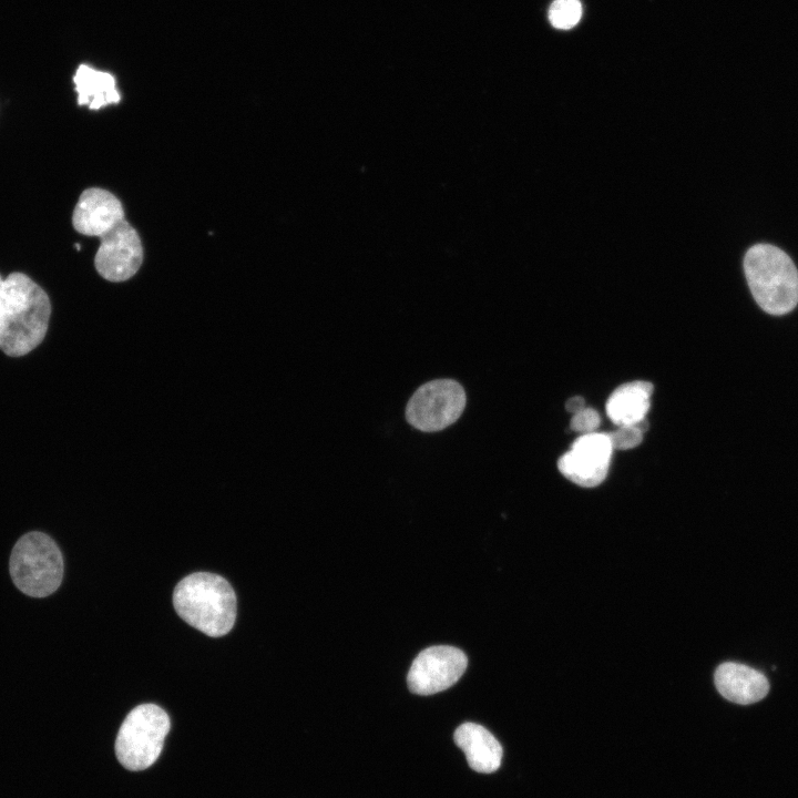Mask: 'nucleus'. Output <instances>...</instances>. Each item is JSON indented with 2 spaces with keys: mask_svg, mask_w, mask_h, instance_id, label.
<instances>
[{
  "mask_svg": "<svg viewBox=\"0 0 798 798\" xmlns=\"http://www.w3.org/2000/svg\"><path fill=\"white\" fill-rule=\"evenodd\" d=\"M9 571L12 582L22 593L45 597L53 594L62 582V553L51 536L31 531L13 545Z\"/></svg>",
  "mask_w": 798,
  "mask_h": 798,
  "instance_id": "20e7f679",
  "label": "nucleus"
},
{
  "mask_svg": "<svg viewBox=\"0 0 798 798\" xmlns=\"http://www.w3.org/2000/svg\"><path fill=\"white\" fill-rule=\"evenodd\" d=\"M143 262V246L139 233L124 218L100 236L94 266L110 282H124L136 274Z\"/></svg>",
  "mask_w": 798,
  "mask_h": 798,
  "instance_id": "6e6552de",
  "label": "nucleus"
},
{
  "mask_svg": "<svg viewBox=\"0 0 798 798\" xmlns=\"http://www.w3.org/2000/svg\"><path fill=\"white\" fill-rule=\"evenodd\" d=\"M453 740L474 771L491 774L499 769L503 749L485 727L471 722L463 723L454 730Z\"/></svg>",
  "mask_w": 798,
  "mask_h": 798,
  "instance_id": "f8f14e48",
  "label": "nucleus"
},
{
  "mask_svg": "<svg viewBox=\"0 0 798 798\" xmlns=\"http://www.w3.org/2000/svg\"><path fill=\"white\" fill-rule=\"evenodd\" d=\"M120 200L111 192L91 187L82 192L74 207V229L86 236H102L124 219Z\"/></svg>",
  "mask_w": 798,
  "mask_h": 798,
  "instance_id": "9d476101",
  "label": "nucleus"
},
{
  "mask_svg": "<svg viewBox=\"0 0 798 798\" xmlns=\"http://www.w3.org/2000/svg\"><path fill=\"white\" fill-rule=\"evenodd\" d=\"M613 450L608 433L581 434L559 459L557 467L575 484L593 488L606 478Z\"/></svg>",
  "mask_w": 798,
  "mask_h": 798,
  "instance_id": "1a4fd4ad",
  "label": "nucleus"
},
{
  "mask_svg": "<svg viewBox=\"0 0 798 798\" xmlns=\"http://www.w3.org/2000/svg\"><path fill=\"white\" fill-rule=\"evenodd\" d=\"M78 104L99 110L108 104L119 103L121 96L115 88L112 74L81 64L74 76Z\"/></svg>",
  "mask_w": 798,
  "mask_h": 798,
  "instance_id": "4468645a",
  "label": "nucleus"
},
{
  "mask_svg": "<svg viewBox=\"0 0 798 798\" xmlns=\"http://www.w3.org/2000/svg\"><path fill=\"white\" fill-rule=\"evenodd\" d=\"M582 4L579 0H555L549 9V19L557 29H570L581 19Z\"/></svg>",
  "mask_w": 798,
  "mask_h": 798,
  "instance_id": "2eb2a0df",
  "label": "nucleus"
},
{
  "mask_svg": "<svg viewBox=\"0 0 798 798\" xmlns=\"http://www.w3.org/2000/svg\"><path fill=\"white\" fill-rule=\"evenodd\" d=\"M565 408L569 412L574 415L585 408V401L582 397L575 396L566 401Z\"/></svg>",
  "mask_w": 798,
  "mask_h": 798,
  "instance_id": "a211bd4d",
  "label": "nucleus"
},
{
  "mask_svg": "<svg viewBox=\"0 0 798 798\" xmlns=\"http://www.w3.org/2000/svg\"><path fill=\"white\" fill-rule=\"evenodd\" d=\"M601 422L598 412L593 408H583L571 419V429L581 434L595 432Z\"/></svg>",
  "mask_w": 798,
  "mask_h": 798,
  "instance_id": "f3484780",
  "label": "nucleus"
},
{
  "mask_svg": "<svg viewBox=\"0 0 798 798\" xmlns=\"http://www.w3.org/2000/svg\"><path fill=\"white\" fill-rule=\"evenodd\" d=\"M171 723L166 712L155 704H141L124 718L115 739L120 764L132 771L144 770L158 758Z\"/></svg>",
  "mask_w": 798,
  "mask_h": 798,
  "instance_id": "39448f33",
  "label": "nucleus"
},
{
  "mask_svg": "<svg viewBox=\"0 0 798 798\" xmlns=\"http://www.w3.org/2000/svg\"><path fill=\"white\" fill-rule=\"evenodd\" d=\"M173 604L182 620L212 637L227 634L236 620L235 592L227 580L213 573L197 572L181 580Z\"/></svg>",
  "mask_w": 798,
  "mask_h": 798,
  "instance_id": "f03ea898",
  "label": "nucleus"
},
{
  "mask_svg": "<svg viewBox=\"0 0 798 798\" xmlns=\"http://www.w3.org/2000/svg\"><path fill=\"white\" fill-rule=\"evenodd\" d=\"M653 385L636 380L617 387L608 397L606 413L616 426L637 424L646 419L651 407Z\"/></svg>",
  "mask_w": 798,
  "mask_h": 798,
  "instance_id": "ddd939ff",
  "label": "nucleus"
},
{
  "mask_svg": "<svg viewBox=\"0 0 798 798\" xmlns=\"http://www.w3.org/2000/svg\"><path fill=\"white\" fill-rule=\"evenodd\" d=\"M647 426L646 419L637 424L617 426V429L608 433L613 449L628 450L637 447L643 440Z\"/></svg>",
  "mask_w": 798,
  "mask_h": 798,
  "instance_id": "dca6fc26",
  "label": "nucleus"
},
{
  "mask_svg": "<svg viewBox=\"0 0 798 798\" xmlns=\"http://www.w3.org/2000/svg\"><path fill=\"white\" fill-rule=\"evenodd\" d=\"M466 403V391L458 381L431 380L421 385L409 399L406 419L420 431H441L461 417Z\"/></svg>",
  "mask_w": 798,
  "mask_h": 798,
  "instance_id": "423d86ee",
  "label": "nucleus"
},
{
  "mask_svg": "<svg viewBox=\"0 0 798 798\" xmlns=\"http://www.w3.org/2000/svg\"><path fill=\"white\" fill-rule=\"evenodd\" d=\"M468 666L467 655L449 645L430 646L413 659L407 675L411 693L422 696L448 689L463 675Z\"/></svg>",
  "mask_w": 798,
  "mask_h": 798,
  "instance_id": "0eeeda50",
  "label": "nucleus"
},
{
  "mask_svg": "<svg viewBox=\"0 0 798 798\" xmlns=\"http://www.w3.org/2000/svg\"><path fill=\"white\" fill-rule=\"evenodd\" d=\"M745 276L758 306L780 316L798 304V270L792 259L770 244L751 246L744 257Z\"/></svg>",
  "mask_w": 798,
  "mask_h": 798,
  "instance_id": "7ed1b4c3",
  "label": "nucleus"
},
{
  "mask_svg": "<svg viewBox=\"0 0 798 798\" xmlns=\"http://www.w3.org/2000/svg\"><path fill=\"white\" fill-rule=\"evenodd\" d=\"M714 682L724 698L739 705L756 703L769 690V682L761 672L735 662L718 665Z\"/></svg>",
  "mask_w": 798,
  "mask_h": 798,
  "instance_id": "9b49d317",
  "label": "nucleus"
},
{
  "mask_svg": "<svg viewBox=\"0 0 798 798\" xmlns=\"http://www.w3.org/2000/svg\"><path fill=\"white\" fill-rule=\"evenodd\" d=\"M50 315L49 296L29 276L0 275V349L6 355L20 357L41 344Z\"/></svg>",
  "mask_w": 798,
  "mask_h": 798,
  "instance_id": "f257e3e1",
  "label": "nucleus"
}]
</instances>
